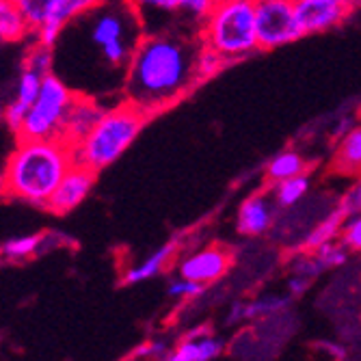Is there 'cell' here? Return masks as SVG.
Here are the masks:
<instances>
[{"label":"cell","instance_id":"1","mask_svg":"<svg viewBox=\"0 0 361 361\" xmlns=\"http://www.w3.org/2000/svg\"><path fill=\"white\" fill-rule=\"evenodd\" d=\"M204 42L178 32H145L123 78V100L147 117L169 109L195 87Z\"/></svg>","mask_w":361,"mask_h":361},{"label":"cell","instance_id":"2","mask_svg":"<svg viewBox=\"0 0 361 361\" xmlns=\"http://www.w3.org/2000/svg\"><path fill=\"white\" fill-rule=\"evenodd\" d=\"M74 165V147L61 139H18L3 169V192L7 200L48 208L56 186Z\"/></svg>","mask_w":361,"mask_h":361},{"label":"cell","instance_id":"3","mask_svg":"<svg viewBox=\"0 0 361 361\" xmlns=\"http://www.w3.org/2000/svg\"><path fill=\"white\" fill-rule=\"evenodd\" d=\"M68 26L82 35V46L91 52L95 68L111 74L119 72L123 78L130 59L145 35L141 26V13L133 0L100 3Z\"/></svg>","mask_w":361,"mask_h":361},{"label":"cell","instance_id":"4","mask_svg":"<svg viewBox=\"0 0 361 361\" xmlns=\"http://www.w3.org/2000/svg\"><path fill=\"white\" fill-rule=\"evenodd\" d=\"M147 119L149 117L143 111L126 100L106 109L91 133L78 145H74L76 165L89 167L95 173L115 165L139 139Z\"/></svg>","mask_w":361,"mask_h":361},{"label":"cell","instance_id":"5","mask_svg":"<svg viewBox=\"0 0 361 361\" xmlns=\"http://www.w3.org/2000/svg\"><path fill=\"white\" fill-rule=\"evenodd\" d=\"M200 39L227 63L255 54L259 50L255 0H219L202 22Z\"/></svg>","mask_w":361,"mask_h":361},{"label":"cell","instance_id":"6","mask_svg":"<svg viewBox=\"0 0 361 361\" xmlns=\"http://www.w3.org/2000/svg\"><path fill=\"white\" fill-rule=\"evenodd\" d=\"M76 95L78 93L59 74L52 72L44 76L37 100L30 106L16 139H61Z\"/></svg>","mask_w":361,"mask_h":361},{"label":"cell","instance_id":"7","mask_svg":"<svg viewBox=\"0 0 361 361\" xmlns=\"http://www.w3.org/2000/svg\"><path fill=\"white\" fill-rule=\"evenodd\" d=\"M255 18L259 50H275L305 37L294 11V0H255Z\"/></svg>","mask_w":361,"mask_h":361},{"label":"cell","instance_id":"8","mask_svg":"<svg viewBox=\"0 0 361 361\" xmlns=\"http://www.w3.org/2000/svg\"><path fill=\"white\" fill-rule=\"evenodd\" d=\"M281 206L277 204L273 190H259L249 195L247 200L240 204L238 214H236V229L238 234L255 238L269 234L275 221H277V210Z\"/></svg>","mask_w":361,"mask_h":361},{"label":"cell","instance_id":"9","mask_svg":"<svg viewBox=\"0 0 361 361\" xmlns=\"http://www.w3.org/2000/svg\"><path fill=\"white\" fill-rule=\"evenodd\" d=\"M229 264H232V257H229L227 249L212 245L188 253L178 264V275L208 286L219 281L227 273Z\"/></svg>","mask_w":361,"mask_h":361},{"label":"cell","instance_id":"10","mask_svg":"<svg viewBox=\"0 0 361 361\" xmlns=\"http://www.w3.org/2000/svg\"><path fill=\"white\" fill-rule=\"evenodd\" d=\"M95 171H91L89 167L82 165H74L70 169V173L61 180V184L56 186L54 195L50 197L48 208L52 214H70L72 210H76L95 186Z\"/></svg>","mask_w":361,"mask_h":361},{"label":"cell","instance_id":"11","mask_svg":"<svg viewBox=\"0 0 361 361\" xmlns=\"http://www.w3.org/2000/svg\"><path fill=\"white\" fill-rule=\"evenodd\" d=\"M42 82H44L42 74H37L35 70H28L22 65V70H20V74L16 78V85H13V95H11V100L5 104V111H3L5 123L16 137L22 130V123H24L30 106L35 104V100H37Z\"/></svg>","mask_w":361,"mask_h":361},{"label":"cell","instance_id":"12","mask_svg":"<svg viewBox=\"0 0 361 361\" xmlns=\"http://www.w3.org/2000/svg\"><path fill=\"white\" fill-rule=\"evenodd\" d=\"M294 11H297V20L305 37L340 26L350 13L346 7L336 5L331 0H294Z\"/></svg>","mask_w":361,"mask_h":361},{"label":"cell","instance_id":"13","mask_svg":"<svg viewBox=\"0 0 361 361\" xmlns=\"http://www.w3.org/2000/svg\"><path fill=\"white\" fill-rule=\"evenodd\" d=\"M106 109H102V104L93 100L91 95H82L78 93L76 100L68 113V119H65V128H63V137L61 141H65L68 145H78L91 130L93 126L100 121V117L104 115Z\"/></svg>","mask_w":361,"mask_h":361},{"label":"cell","instance_id":"14","mask_svg":"<svg viewBox=\"0 0 361 361\" xmlns=\"http://www.w3.org/2000/svg\"><path fill=\"white\" fill-rule=\"evenodd\" d=\"M223 348V340L216 338L208 326H195L162 361H214Z\"/></svg>","mask_w":361,"mask_h":361},{"label":"cell","instance_id":"15","mask_svg":"<svg viewBox=\"0 0 361 361\" xmlns=\"http://www.w3.org/2000/svg\"><path fill=\"white\" fill-rule=\"evenodd\" d=\"M290 307V297L283 294H267V297H257L251 301H236L229 307L227 322L238 324L245 320H262V318H273L283 314Z\"/></svg>","mask_w":361,"mask_h":361},{"label":"cell","instance_id":"16","mask_svg":"<svg viewBox=\"0 0 361 361\" xmlns=\"http://www.w3.org/2000/svg\"><path fill=\"white\" fill-rule=\"evenodd\" d=\"M176 251H178V245L176 243H167V245L158 247L156 251L147 253L141 262H137V264H133L123 273V283L137 286V283L154 279L156 275H160L162 271L169 267V262L173 259Z\"/></svg>","mask_w":361,"mask_h":361},{"label":"cell","instance_id":"17","mask_svg":"<svg viewBox=\"0 0 361 361\" xmlns=\"http://www.w3.org/2000/svg\"><path fill=\"white\" fill-rule=\"evenodd\" d=\"M334 167L342 176H361V126H353L336 145Z\"/></svg>","mask_w":361,"mask_h":361},{"label":"cell","instance_id":"18","mask_svg":"<svg viewBox=\"0 0 361 361\" xmlns=\"http://www.w3.org/2000/svg\"><path fill=\"white\" fill-rule=\"evenodd\" d=\"M346 214L340 208H334L326 212L312 229L310 234L303 238L301 243V251H316L318 247L331 243V240H340L342 236V227H344Z\"/></svg>","mask_w":361,"mask_h":361},{"label":"cell","instance_id":"19","mask_svg":"<svg viewBox=\"0 0 361 361\" xmlns=\"http://www.w3.org/2000/svg\"><path fill=\"white\" fill-rule=\"evenodd\" d=\"M30 24L26 16L16 7L13 0H0V37L5 44H16L28 37Z\"/></svg>","mask_w":361,"mask_h":361},{"label":"cell","instance_id":"20","mask_svg":"<svg viewBox=\"0 0 361 361\" xmlns=\"http://www.w3.org/2000/svg\"><path fill=\"white\" fill-rule=\"evenodd\" d=\"M307 171V160L303 158V154H299L297 149H283L277 156H273L267 165V180L271 184H277L281 180L301 176Z\"/></svg>","mask_w":361,"mask_h":361},{"label":"cell","instance_id":"21","mask_svg":"<svg viewBox=\"0 0 361 361\" xmlns=\"http://www.w3.org/2000/svg\"><path fill=\"white\" fill-rule=\"evenodd\" d=\"M310 188H312L310 176L301 173V176H294V178H288V180L273 184L271 190H273L275 200L281 208H294L310 195Z\"/></svg>","mask_w":361,"mask_h":361},{"label":"cell","instance_id":"22","mask_svg":"<svg viewBox=\"0 0 361 361\" xmlns=\"http://www.w3.org/2000/svg\"><path fill=\"white\" fill-rule=\"evenodd\" d=\"M37 253H42V236H37V234L13 236L3 243V255L9 262H22V259H28Z\"/></svg>","mask_w":361,"mask_h":361},{"label":"cell","instance_id":"23","mask_svg":"<svg viewBox=\"0 0 361 361\" xmlns=\"http://www.w3.org/2000/svg\"><path fill=\"white\" fill-rule=\"evenodd\" d=\"M13 3L26 16L32 32H35L39 26H44L48 22V18L52 16L59 0H13Z\"/></svg>","mask_w":361,"mask_h":361},{"label":"cell","instance_id":"24","mask_svg":"<svg viewBox=\"0 0 361 361\" xmlns=\"http://www.w3.org/2000/svg\"><path fill=\"white\" fill-rule=\"evenodd\" d=\"M22 65H24V68H28V70H35V72H37V74H42V76L52 74V72H54V65H56L54 48L44 46V44L35 42V46H32V48L26 52V56H24Z\"/></svg>","mask_w":361,"mask_h":361},{"label":"cell","instance_id":"25","mask_svg":"<svg viewBox=\"0 0 361 361\" xmlns=\"http://www.w3.org/2000/svg\"><path fill=\"white\" fill-rule=\"evenodd\" d=\"M314 253H316V257H318V262H320V267H322L324 271H329V269H340V267L346 264L350 249H348L342 240H331V243H326V245L318 247Z\"/></svg>","mask_w":361,"mask_h":361},{"label":"cell","instance_id":"26","mask_svg":"<svg viewBox=\"0 0 361 361\" xmlns=\"http://www.w3.org/2000/svg\"><path fill=\"white\" fill-rule=\"evenodd\" d=\"M227 65V61L212 48L208 46H202L200 50V56H197V76H200V82L216 76L223 68Z\"/></svg>","mask_w":361,"mask_h":361},{"label":"cell","instance_id":"27","mask_svg":"<svg viewBox=\"0 0 361 361\" xmlns=\"http://www.w3.org/2000/svg\"><path fill=\"white\" fill-rule=\"evenodd\" d=\"M204 290H206L204 283H197V281L186 279V277H182V275L173 277V279L167 283V294H169L171 299H176V301H192V299H197V297H202Z\"/></svg>","mask_w":361,"mask_h":361},{"label":"cell","instance_id":"28","mask_svg":"<svg viewBox=\"0 0 361 361\" xmlns=\"http://www.w3.org/2000/svg\"><path fill=\"white\" fill-rule=\"evenodd\" d=\"M290 269H292V275H301V277H307L312 281L324 271L320 267V262H318V257H316L314 251H299V255L294 257Z\"/></svg>","mask_w":361,"mask_h":361},{"label":"cell","instance_id":"29","mask_svg":"<svg viewBox=\"0 0 361 361\" xmlns=\"http://www.w3.org/2000/svg\"><path fill=\"white\" fill-rule=\"evenodd\" d=\"M346 216H353V214H361V176L355 178L350 182V186L340 195L338 200V206Z\"/></svg>","mask_w":361,"mask_h":361},{"label":"cell","instance_id":"30","mask_svg":"<svg viewBox=\"0 0 361 361\" xmlns=\"http://www.w3.org/2000/svg\"><path fill=\"white\" fill-rule=\"evenodd\" d=\"M340 240H342L350 251H361V214L346 216Z\"/></svg>","mask_w":361,"mask_h":361},{"label":"cell","instance_id":"31","mask_svg":"<svg viewBox=\"0 0 361 361\" xmlns=\"http://www.w3.org/2000/svg\"><path fill=\"white\" fill-rule=\"evenodd\" d=\"M180 13L192 18V20H206V16L212 11V7L219 3V0H176Z\"/></svg>","mask_w":361,"mask_h":361},{"label":"cell","instance_id":"32","mask_svg":"<svg viewBox=\"0 0 361 361\" xmlns=\"http://www.w3.org/2000/svg\"><path fill=\"white\" fill-rule=\"evenodd\" d=\"M135 7L139 9L141 18L145 13H178V3L176 0H133Z\"/></svg>","mask_w":361,"mask_h":361},{"label":"cell","instance_id":"33","mask_svg":"<svg viewBox=\"0 0 361 361\" xmlns=\"http://www.w3.org/2000/svg\"><path fill=\"white\" fill-rule=\"evenodd\" d=\"M169 355V348L165 342L160 340H152L147 344H143L139 350H137V357H145V359H156V361H162Z\"/></svg>","mask_w":361,"mask_h":361},{"label":"cell","instance_id":"34","mask_svg":"<svg viewBox=\"0 0 361 361\" xmlns=\"http://www.w3.org/2000/svg\"><path fill=\"white\" fill-rule=\"evenodd\" d=\"M310 283H312V279H307V277L290 275V279H288V292H290V297H303V294L310 290Z\"/></svg>","mask_w":361,"mask_h":361},{"label":"cell","instance_id":"35","mask_svg":"<svg viewBox=\"0 0 361 361\" xmlns=\"http://www.w3.org/2000/svg\"><path fill=\"white\" fill-rule=\"evenodd\" d=\"M322 348H324V353H326V355H331L336 361H344V359H346V348H344L342 344H336V342H324V344H322Z\"/></svg>","mask_w":361,"mask_h":361},{"label":"cell","instance_id":"36","mask_svg":"<svg viewBox=\"0 0 361 361\" xmlns=\"http://www.w3.org/2000/svg\"><path fill=\"white\" fill-rule=\"evenodd\" d=\"M331 3L342 5V7H346L348 11H353V9H357V7L361 5V0H331Z\"/></svg>","mask_w":361,"mask_h":361}]
</instances>
